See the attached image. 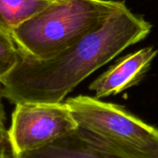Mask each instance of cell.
I'll use <instances>...</instances> for the list:
<instances>
[{
  "instance_id": "cell-1",
  "label": "cell",
  "mask_w": 158,
  "mask_h": 158,
  "mask_svg": "<svg viewBox=\"0 0 158 158\" xmlns=\"http://www.w3.org/2000/svg\"><path fill=\"white\" fill-rule=\"evenodd\" d=\"M151 25L126 5L97 28L55 56L39 60L22 55L1 81V94L10 103L56 104L93 72L129 46L143 40Z\"/></svg>"
},
{
  "instance_id": "cell-2",
  "label": "cell",
  "mask_w": 158,
  "mask_h": 158,
  "mask_svg": "<svg viewBox=\"0 0 158 158\" xmlns=\"http://www.w3.org/2000/svg\"><path fill=\"white\" fill-rule=\"evenodd\" d=\"M123 5L114 0H56L14 29L10 37L22 55L49 59L97 28Z\"/></svg>"
},
{
  "instance_id": "cell-3",
  "label": "cell",
  "mask_w": 158,
  "mask_h": 158,
  "mask_svg": "<svg viewBox=\"0 0 158 158\" xmlns=\"http://www.w3.org/2000/svg\"><path fill=\"white\" fill-rule=\"evenodd\" d=\"M65 104L77 123L76 132L83 137L144 153L158 148V129L119 106L87 95L69 98Z\"/></svg>"
},
{
  "instance_id": "cell-4",
  "label": "cell",
  "mask_w": 158,
  "mask_h": 158,
  "mask_svg": "<svg viewBox=\"0 0 158 158\" xmlns=\"http://www.w3.org/2000/svg\"><path fill=\"white\" fill-rule=\"evenodd\" d=\"M7 138L12 155L40 149L77 129L64 103H24L15 105Z\"/></svg>"
},
{
  "instance_id": "cell-5",
  "label": "cell",
  "mask_w": 158,
  "mask_h": 158,
  "mask_svg": "<svg viewBox=\"0 0 158 158\" xmlns=\"http://www.w3.org/2000/svg\"><path fill=\"white\" fill-rule=\"evenodd\" d=\"M157 54V49L149 46L126 55L94 81L89 89L100 99L118 94L138 84Z\"/></svg>"
},
{
  "instance_id": "cell-6",
  "label": "cell",
  "mask_w": 158,
  "mask_h": 158,
  "mask_svg": "<svg viewBox=\"0 0 158 158\" xmlns=\"http://www.w3.org/2000/svg\"><path fill=\"white\" fill-rule=\"evenodd\" d=\"M12 158H106L74 132L40 149L12 155Z\"/></svg>"
},
{
  "instance_id": "cell-7",
  "label": "cell",
  "mask_w": 158,
  "mask_h": 158,
  "mask_svg": "<svg viewBox=\"0 0 158 158\" xmlns=\"http://www.w3.org/2000/svg\"><path fill=\"white\" fill-rule=\"evenodd\" d=\"M56 0H0V31L10 36L14 29Z\"/></svg>"
},
{
  "instance_id": "cell-8",
  "label": "cell",
  "mask_w": 158,
  "mask_h": 158,
  "mask_svg": "<svg viewBox=\"0 0 158 158\" xmlns=\"http://www.w3.org/2000/svg\"><path fill=\"white\" fill-rule=\"evenodd\" d=\"M76 133V132H75ZM78 137H80L82 141H84L87 144H89L94 149L97 150L101 154H103L106 158H158V148L155 151L143 153L133 150H126L118 147H114L89 138H85L80 136L76 133Z\"/></svg>"
},
{
  "instance_id": "cell-9",
  "label": "cell",
  "mask_w": 158,
  "mask_h": 158,
  "mask_svg": "<svg viewBox=\"0 0 158 158\" xmlns=\"http://www.w3.org/2000/svg\"><path fill=\"white\" fill-rule=\"evenodd\" d=\"M19 52L12 38L0 31V82L14 69Z\"/></svg>"
},
{
  "instance_id": "cell-10",
  "label": "cell",
  "mask_w": 158,
  "mask_h": 158,
  "mask_svg": "<svg viewBox=\"0 0 158 158\" xmlns=\"http://www.w3.org/2000/svg\"><path fill=\"white\" fill-rule=\"evenodd\" d=\"M5 112L0 111V152H7V147L9 145L7 131L5 126Z\"/></svg>"
},
{
  "instance_id": "cell-11",
  "label": "cell",
  "mask_w": 158,
  "mask_h": 158,
  "mask_svg": "<svg viewBox=\"0 0 158 158\" xmlns=\"http://www.w3.org/2000/svg\"><path fill=\"white\" fill-rule=\"evenodd\" d=\"M0 158H12V154L9 155L7 152H0Z\"/></svg>"
},
{
  "instance_id": "cell-12",
  "label": "cell",
  "mask_w": 158,
  "mask_h": 158,
  "mask_svg": "<svg viewBox=\"0 0 158 158\" xmlns=\"http://www.w3.org/2000/svg\"><path fill=\"white\" fill-rule=\"evenodd\" d=\"M0 84H1V83H0ZM0 95H1V90H0ZM0 111H4L3 106H2V104H1V100H0Z\"/></svg>"
}]
</instances>
